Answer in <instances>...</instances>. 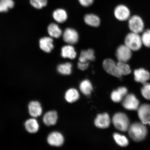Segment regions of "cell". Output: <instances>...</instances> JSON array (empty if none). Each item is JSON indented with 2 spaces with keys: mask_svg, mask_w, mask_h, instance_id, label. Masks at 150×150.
<instances>
[{
  "mask_svg": "<svg viewBox=\"0 0 150 150\" xmlns=\"http://www.w3.org/2000/svg\"><path fill=\"white\" fill-rule=\"evenodd\" d=\"M128 131L130 137L136 142H140L144 140L147 134V127L142 123L132 124L129 127Z\"/></svg>",
  "mask_w": 150,
  "mask_h": 150,
  "instance_id": "cell-1",
  "label": "cell"
},
{
  "mask_svg": "<svg viewBox=\"0 0 150 150\" xmlns=\"http://www.w3.org/2000/svg\"><path fill=\"white\" fill-rule=\"evenodd\" d=\"M125 44L132 52L139 51L143 46L141 35L140 34L131 32L125 37Z\"/></svg>",
  "mask_w": 150,
  "mask_h": 150,
  "instance_id": "cell-2",
  "label": "cell"
},
{
  "mask_svg": "<svg viewBox=\"0 0 150 150\" xmlns=\"http://www.w3.org/2000/svg\"><path fill=\"white\" fill-rule=\"evenodd\" d=\"M112 122L115 128L122 132L128 131L130 126L128 117L122 112L115 114L112 117Z\"/></svg>",
  "mask_w": 150,
  "mask_h": 150,
  "instance_id": "cell-3",
  "label": "cell"
},
{
  "mask_svg": "<svg viewBox=\"0 0 150 150\" xmlns=\"http://www.w3.org/2000/svg\"><path fill=\"white\" fill-rule=\"evenodd\" d=\"M128 21L129 29L132 32L140 34L145 30V23L139 16L134 15L131 16Z\"/></svg>",
  "mask_w": 150,
  "mask_h": 150,
  "instance_id": "cell-4",
  "label": "cell"
},
{
  "mask_svg": "<svg viewBox=\"0 0 150 150\" xmlns=\"http://www.w3.org/2000/svg\"><path fill=\"white\" fill-rule=\"evenodd\" d=\"M132 51L126 45H121L118 47L116 56L118 62H127L132 56Z\"/></svg>",
  "mask_w": 150,
  "mask_h": 150,
  "instance_id": "cell-5",
  "label": "cell"
},
{
  "mask_svg": "<svg viewBox=\"0 0 150 150\" xmlns=\"http://www.w3.org/2000/svg\"><path fill=\"white\" fill-rule=\"evenodd\" d=\"M103 67L108 74L112 76L120 78L122 75L118 69L117 64L111 59H106L103 62Z\"/></svg>",
  "mask_w": 150,
  "mask_h": 150,
  "instance_id": "cell-6",
  "label": "cell"
},
{
  "mask_svg": "<svg viewBox=\"0 0 150 150\" xmlns=\"http://www.w3.org/2000/svg\"><path fill=\"white\" fill-rule=\"evenodd\" d=\"M115 17L121 21L128 20L131 16L130 9L126 6L120 5L116 7L114 11Z\"/></svg>",
  "mask_w": 150,
  "mask_h": 150,
  "instance_id": "cell-7",
  "label": "cell"
},
{
  "mask_svg": "<svg viewBox=\"0 0 150 150\" xmlns=\"http://www.w3.org/2000/svg\"><path fill=\"white\" fill-rule=\"evenodd\" d=\"M122 105L127 110H137L139 107V102L134 95L129 94L123 99Z\"/></svg>",
  "mask_w": 150,
  "mask_h": 150,
  "instance_id": "cell-8",
  "label": "cell"
},
{
  "mask_svg": "<svg viewBox=\"0 0 150 150\" xmlns=\"http://www.w3.org/2000/svg\"><path fill=\"white\" fill-rule=\"evenodd\" d=\"M137 110L138 117L141 122L145 125L149 124L150 126V105L142 104Z\"/></svg>",
  "mask_w": 150,
  "mask_h": 150,
  "instance_id": "cell-9",
  "label": "cell"
},
{
  "mask_svg": "<svg viewBox=\"0 0 150 150\" xmlns=\"http://www.w3.org/2000/svg\"><path fill=\"white\" fill-rule=\"evenodd\" d=\"M64 41L69 45H72L78 42L79 35L76 30L67 28L65 30L63 35Z\"/></svg>",
  "mask_w": 150,
  "mask_h": 150,
  "instance_id": "cell-10",
  "label": "cell"
},
{
  "mask_svg": "<svg viewBox=\"0 0 150 150\" xmlns=\"http://www.w3.org/2000/svg\"><path fill=\"white\" fill-rule=\"evenodd\" d=\"M134 74L135 80L141 83H145L150 79V73L143 68L136 69L134 71Z\"/></svg>",
  "mask_w": 150,
  "mask_h": 150,
  "instance_id": "cell-11",
  "label": "cell"
},
{
  "mask_svg": "<svg viewBox=\"0 0 150 150\" xmlns=\"http://www.w3.org/2000/svg\"><path fill=\"white\" fill-rule=\"evenodd\" d=\"M48 143L52 146L59 147L63 145L64 138L61 133L52 132L49 134L47 138Z\"/></svg>",
  "mask_w": 150,
  "mask_h": 150,
  "instance_id": "cell-12",
  "label": "cell"
},
{
  "mask_svg": "<svg viewBox=\"0 0 150 150\" xmlns=\"http://www.w3.org/2000/svg\"><path fill=\"white\" fill-rule=\"evenodd\" d=\"M110 119L108 114H98L95 121V126L101 129H106L110 126Z\"/></svg>",
  "mask_w": 150,
  "mask_h": 150,
  "instance_id": "cell-13",
  "label": "cell"
},
{
  "mask_svg": "<svg viewBox=\"0 0 150 150\" xmlns=\"http://www.w3.org/2000/svg\"><path fill=\"white\" fill-rule=\"evenodd\" d=\"M28 109L30 115L33 117H39L42 113V106L37 101H32L28 105Z\"/></svg>",
  "mask_w": 150,
  "mask_h": 150,
  "instance_id": "cell-14",
  "label": "cell"
},
{
  "mask_svg": "<svg viewBox=\"0 0 150 150\" xmlns=\"http://www.w3.org/2000/svg\"><path fill=\"white\" fill-rule=\"evenodd\" d=\"M61 56L64 58L73 59L76 58L77 54L75 48L72 45L63 46L61 49Z\"/></svg>",
  "mask_w": 150,
  "mask_h": 150,
  "instance_id": "cell-15",
  "label": "cell"
},
{
  "mask_svg": "<svg viewBox=\"0 0 150 150\" xmlns=\"http://www.w3.org/2000/svg\"><path fill=\"white\" fill-rule=\"evenodd\" d=\"M53 40L51 38L45 37L40 39L39 45L41 50L46 52H50L54 47Z\"/></svg>",
  "mask_w": 150,
  "mask_h": 150,
  "instance_id": "cell-16",
  "label": "cell"
},
{
  "mask_svg": "<svg viewBox=\"0 0 150 150\" xmlns=\"http://www.w3.org/2000/svg\"><path fill=\"white\" fill-rule=\"evenodd\" d=\"M58 119L57 112L50 111L46 112L43 118V121L45 124L48 126L56 124Z\"/></svg>",
  "mask_w": 150,
  "mask_h": 150,
  "instance_id": "cell-17",
  "label": "cell"
},
{
  "mask_svg": "<svg viewBox=\"0 0 150 150\" xmlns=\"http://www.w3.org/2000/svg\"><path fill=\"white\" fill-rule=\"evenodd\" d=\"M84 21L87 25L91 27H97L100 25V21L98 17L95 14H86L84 17Z\"/></svg>",
  "mask_w": 150,
  "mask_h": 150,
  "instance_id": "cell-18",
  "label": "cell"
},
{
  "mask_svg": "<svg viewBox=\"0 0 150 150\" xmlns=\"http://www.w3.org/2000/svg\"><path fill=\"white\" fill-rule=\"evenodd\" d=\"M95 59L94 51L89 49L87 50H82L81 52L79 57V61L87 62L89 61H93Z\"/></svg>",
  "mask_w": 150,
  "mask_h": 150,
  "instance_id": "cell-19",
  "label": "cell"
},
{
  "mask_svg": "<svg viewBox=\"0 0 150 150\" xmlns=\"http://www.w3.org/2000/svg\"><path fill=\"white\" fill-rule=\"evenodd\" d=\"M26 130L31 134H34L38 131L39 125L37 120L34 119L28 120L25 123Z\"/></svg>",
  "mask_w": 150,
  "mask_h": 150,
  "instance_id": "cell-20",
  "label": "cell"
},
{
  "mask_svg": "<svg viewBox=\"0 0 150 150\" xmlns=\"http://www.w3.org/2000/svg\"><path fill=\"white\" fill-rule=\"evenodd\" d=\"M54 19L59 23H62L66 21L67 14L66 11L63 9H58L53 13Z\"/></svg>",
  "mask_w": 150,
  "mask_h": 150,
  "instance_id": "cell-21",
  "label": "cell"
},
{
  "mask_svg": "<svg viewBox=\"0 0 150 150\" xmlns=\"http://www.w3.org/2000/svg\"><path fill=\"white\" fill-rule=\"evenodd\" d=\"M48 31L50 36L54 38H59L62 34V30L59 26L55 23H52L49 25Z\"/></svg>",
  "mask_w": 150,
  "mask_h": 150,
  "instance_id": "cell-22",
  "label": "cell"
},
{
  "mask_svg": "<svg viewBox=\"0 0 150 150\" xmlns=\"http://www.w3.org/2000/svg\"><path fill=\"white\" fill-rule=\"evenodd\" d=\"M79 98V93L76 89H70L65 93V99L68 102L71 103L76 102Z\"/></svg>",
  "mask_w": 150,
  "mask_h": 150,
  "instance_id": "cell-23",
  "label": "cell"
},
{
  "mask_svg": "<svg viewBox=\"0 0 150 150\" xmlns=\"http://www.w3.org/2000/svg\"><path fill=\"white\" fill-rule=\"evenodd\" d=\"M80 89L81 92L86 96L91 94L93 88L91 82L89 80H85L81 83Z\"/></svg>",
  "mask_w": 150,
  "mask_h": 150,
  "instance_id": "cell-24",
  "label": "cell"
},
{
  "mask_svg": "<svg viewBox=\"0 0 150 150\" xmlns=\"http://www.w3.org/2000/svg\"><path fill=\"white\" fill-rule=\"evenodd\" d=\"M72 65L69 62L59 65L57 67V71L60 74L64 75H69L72 72Z\"/></svg>",
  "mask_w": 150,
  "mask_h": 150,
  "instance_id": "cell-25",
  "label": "cell"
},
{
  "mask_svg": "<svg viewBox=\"0 0 150 150\" xmlns=\"http://www.w3.org/2000/svg\"><path fill=\"white\" fill-rule=\"evenodd\" d=\"M113 137L116 143L121 147H125L128 145V140L125 136L115 133L113 135Z\"/></svg>",
  "mask_w": 150,
  "mask_h": 150,
  "instance_id": "cell-26",
  "label": "cell"
},
{
  "mask_svg": "<svg viewBox=\"0 0 150 150\" xmlns=\"http://www.w3.org/2000/svg\"><path fill=\"white\" fill-rule=\"evenodd\" d=\"M117 65L122 76H126L131 73V69L130 66L127 62H118Z\"/></svg>",
  "mask_w": 150,
  "mask_h": 150,
  "instance_id": "cell-27",
  "label": "cell"
},
{
  "mask_svg": "<svg viewBox=\"0 0 150 150\" xmlns=\"http://www.w3.org/2000/svg\"><path fill=\"white\" fill-rule=\"evenodd\" d=\"M12 0H0V12H6L14 7Z\"/></svg>",
  "mask_w": 150,
  "mask_h": 150,
  "instance_id": "cell-28",
  "label": "cell"
},
{
  "mask_svg": "<svg viewBox=\"0 0 150 150\" xmlns=\"http://www.w3.org/2000/svg\"><path fill=\"white\" fill-rule=\"evenodd\" d=\"M141 35L143 46L150 48V29L144 30Z\"/></svg>",
  "mask_w": 150,
  "mask_h": 150,
  "instance_id": "cell-29",
  "label": "cell"
},
{
  "mask_svg": "<svg viewBox=\"0 0 150 150\" xmlns=\"http://www.w3.org/2000/svg\"><path fill=\"white\" fill-rule=\"evenodd\" d=\"M141 93L144 98L150 100V84L146 82L143 84L141 89Z\"/></svg>",
  "mask_w": 150,
  "mask_h": 150,
  "instance_id": "cell-30",
  "label": "cell"
},
{
  "mask_svg": "<svg viewBox=\"0 0 150 150\" xmlns=\"http://www.w3.org/2000/svg\"><path fill=\"white\" fill-rule=\"evenodd\" d=\"M124 97L123 95L118 89L112 92L111 95V98L114 102L119 103L122 100Z\"/></svg>",
  "mask_w": 150,
  "mask_h": 150,
  "instance_id": "cell-31",
  "label": "cell"
},
{
  "mask_svg": "<svg viewBox=\"0 0 150 150\" xmlns=\"http://www.w3.org/2000/svg\"><path fill=\"white\" fill-rule=\"evenodd\" d=\"M30 4L35 8L41 9L46 6L47 0H30Z\"/></svg>",
  "mask_w": 150,
  "mask_h": 150,
  "instance_id": "cell-32",
  "label": "cell"
},
{
  "mask_svg": "<svg viewBox=\"0 0 150 150\" xmlns=\"http://www.w3.org/2000/svg\"><path fill=\"white\" fill-rule=\"evenodd\" d=\"M89 66V63L87 62H79L78 64V68L82 71H84L88 68Z\"/></svg>",
  "mask_w": 150,
  "mask_h": 150,
  "instance_id": "cell-33",
  "label": "cell"
},
{
  "mask_svg": "<svg viewBox=\"0 0 150 150\" xmlns=\"http://www.w3.org/2000/svg\"><path fill=\"white\" fill-rule=\"evenodd\" d=\"M80 4L84 7H88L93 3L94 0H78Z\"/></svg>",
  "mask_w": 150,
  "mask_h": 150,
  "instance_id": "cell-34",
  "label": "cell"
}]
</instances>
